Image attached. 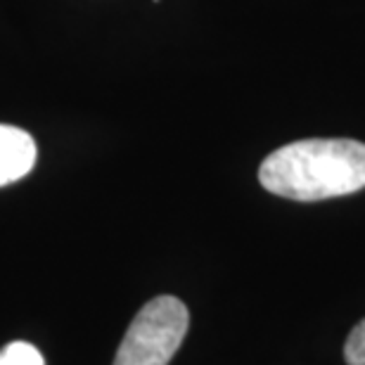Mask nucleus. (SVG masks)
Wrapping results in <instances>:
<instances>
[{"mask_svg":"<svg viewBox=\"0 0 365 365\" xmlns=\"http://www.w3.org/2000/svg\"><path fill=\"white\" fill-rule=\"evenodd\" d=\"M34 138L17 126L0 123V187L24 178L36 164Z\"/></svg>","mask_w":365,"mask_h":365,"instance_id":"obj_3","label":"nucleus"},{"mask_svg":"<svg viewBox=\"0 0 365 365\" xmlns=\"http://www.w3.org/2000/svg\"><path fill=\"white\" fill-rule=\"evenodd\" d=\"M0 365H46L41 351L29 341H12L0 349Z\"/></svg>","mask_w":365,"mask_h":365,"instance_id":"obj_4","label":"nucleus"},{"mask_svg":"<svg viewBox=\"0 0 365 365\" xmlns=\"http://www.w3.org/2000/svg\"><path fill=\"white\" fill-rule=\"evenodd\" d=\"M344 359L349 365H365V318L349 334L344 344Z\"/></svg>","mask_w":365,"mask_h":365,"instance_id":"obj_5","label":"nucleus"},{"mask_svg":"<svg viewBox=\"0 0 365 365\" xmlns=\"http://www.w3.org/2000/svg\"><path fill=\"white\" fill-rule=\"evenodd\" d=\"M259 182L271 195L320 202L365 187V143L349 138H309L271 152L259 166Z\"/></svg>","mask_w":365,"mask_h":365,"instance_id":"obj_1","label":"nucleus"},{"mask_svg":"<svg viewBox=\"0 0 365 365\" xmlns=\"http://www.w3.org/2000/svg\"><path fill=\"white\" fill-rule=\"evenodd\" d=\"M190 327L187 306L171 294L155 297L138 311L123 334L114 365H169Z\"/></svg>","mask_w":365,"mask_h":365,"instance_id":"obj_2","label":"nucleus"}]
</instances>
